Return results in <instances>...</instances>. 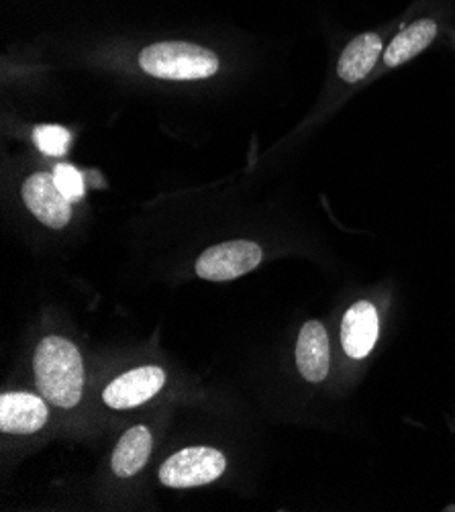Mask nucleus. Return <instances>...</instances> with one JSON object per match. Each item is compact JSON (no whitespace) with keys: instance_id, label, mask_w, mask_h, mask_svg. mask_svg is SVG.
Returning a JSON list of instances; mask_svg holds the SVG:
<instances>
[{"instance_id":"obj_10","label":"nucleus","mask_w":455,"mask_h":512,"mask_svg":"<svg viewBox=\"0 0 455 512\" xmlns=\"http://www.w3.org/2000/svg\"><path fill=\"white\" fill-rule=\"evenodd\" d=\"M441 21L437 17H421L402 27L384 47L380 66L386 70L400 68L421 56L423 51L439 37Z\"/></svg>"},{"instance_id":"obj_2","label":"nucleus","mask_w":455,"mask_h":512,"mask_svg":"<svg viewBox=\"0 0 455 512\" xmlns=\"http://www.w3.org/2000/svg\"><path fill=\"white\" fill-rule=\"evenodd\" d=\"M145 74L162 80H205L217 74L215 51L186 41H162L145 47L139 54Z\"/></svg>"},{"instance_id":"obj_8","label":"nucleus","mask_w":455,"mask_h":512,"mask_svg":"<svg viewBox=\"0 0 455 512\" xmlns=\"http://www.w3.org/2000/svg\"><path fill=\"white\" fill-rule=\"evenodd\" d=\"M166 384V374L158 366L135 368L113 380L103 398L113 411H129L154 398Z\"/></svg>"},{"instance_id":"obj_4","label":"nucleus","mask_w":455,"mask_h":512,"mask_svg":"<svg viewBox=\"0 0 455 512\" xmlns=\"http://www.w3.org/2000/svg\"><path fill=\"white\" fill-rule=\"evenodd\" d=\"M262 264V247L251 241H227L200 253L196 274L209 282H229Z\"/></svg>"},{"instance_id":"obj_14","label":"nucleus","mask_w":455,"mask_h":512,"mask_svg":"<svg viewBox=\"0 0 455 512\" xmlns=\"http://www.w3.org/2000/svg\"><path fill=\"white\" fill-rule=\"evenodd\" d=\"M52 174H54V180H56L60 192L68 200L74 202V200L82 198V194H84V178H82V174L74 166L60 164V166L54 168Z\"/></svg>"},{"instance_id":"obj_3","label":"nucleus","mask_w":455,"mask_h":512,"mask_svg":"<svg viewBox=\"0 0 455 512\" xmlns=\"http://www.w3.org/2000/svg\"><path fill=\"white\" fill-rule=\"evenodd\" d=\"M227 459L213 447H186L166 459L160 468V482L168 488L207 486L223 476Z\"/></svg>"},{"instance_id":"obj_11","label":"nucleus","mask_w":455,"mask_h":512,"mask_svg":"<svg viewBox=\"0 0 455 512\" xmlns=\"http://www.w3.org/2000/svg\"><path fill=\"white\" fill-rule=\"evenodd\" d=\"M49 411L45 402L27 392H13L0 396V431L29 435L47 423Z\"/></svg>"},{"instance_id":"obj_13","label":"nucleus","mask_w":455,"mask_h":512,"mask_svg":"<svg viewBox=\"0 0 455 512\" xmlns=\"http://www.w3.org/2000/svg\"><path fill=\"white\" fill-rule=\"evenodd\" d=\"M33 139L45 156H64L70 147L72 135L58 125H41L33 131Z\"/></svg>"},{"instance_id":"obj_15","label":"nucleus","mask_w":455,"mask_h":512,"mask_svg":"<svg viewBox=\"0 0 455 512\" xmlns=\"http://www.w3.org/2000/svg\"><path fill=\"white\" fill-rule=\"evenodd\" d=\"M451 41H453V45H455V31L451 33Z\"/></svg>"},{"instance_id":"obj_7","label":"nucleus","mask_w":455,"mask_h":512,"mask_svg":"<svg viewBox=\"0 0 455 512\" xmlns=\"http://www.w3.org/2000/svg\"><path fill=\"white\" fill-rule=\"evenodd\" d=\"M384 35L378 31H366L353 37L339 54L335 74L347 86L362 84L380 64L384 54Z\"/></svg>"},{"instance_id":"obj_9","label":"nucleus","mask_w":455,"mask_h":512,"mask_svg":"<svg viewBox=\"0 0 455 512\" xmlns=\"http://www.w3.org/2000/svg\"><path fill=\"white\" fill-rule=\"evenodd\" d=\"M296 366L300 376L311 384H321L331 372V341L321 321L302 325L296 341Z\"/></svg>"},{"instance_id":"obj_6","label":"nucleus","mask_w":455,"mask_h":512,"mask_svg":"<svg viewBox=\"0 0 455 512\" xmlns=\"http://www.w3.org/2000/svg\"><path fill=\"white\" fill-rule=\"evenodd\" d=\"M23 200L27 209L49 229H64L72 219V200H68L54 174L37 172L23 184Z\"/></svg>"},{"instance_id":"obj_1","label":"nucleus","mask_w":455,"mask_h":512,"mask_svg":"<svg viewBox=\"0 0 455 512\" xmlns=\"http://www.w3.org/2000/svg\"><path fill=\"white\" fill-rule=\"evenodd\" d=\"M35 382L39 392L60 408H74L82 398L84 366L74 343L62 337H45L35 351Z\"/></svg>"},{"instance_id":"obj_5","label":"nucleus","mask_w":455,"mask_h":512,"mask_svg":"<svg viewBox=\"0 0 455 512\" xmlns=\"http://www.w3.org/2000/svg\"><path fill=\"white\" fill-rule=\"evenodd\" d=\"M378 306L368 300H356L343 313L339 325V347L349 362H364L372 355L380 339Z\"/></svg>"},{"instance_id":"obj_12","label":"nucleus","mask_w":455,"mask_h":512,"mask_svg":"<svg viewBox=\"0 0 455 512\" xmlns=\"http://www.w3.org/2000/svg\"><path fill=\"white\" fill-rule=\"evenodd\" d=\"M151 433L147 427H131L117 443L113 453V472L119 478H131L143 470L151 453Z\"/></svg>"}]
</instances>
